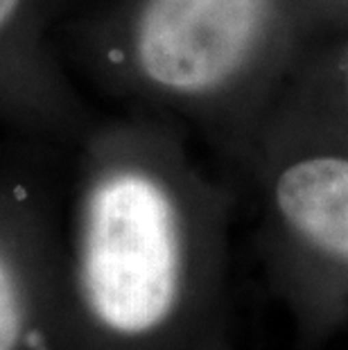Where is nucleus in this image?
<instances>
[{"mask_svg":"<svg viewBox=\"0 0 348 350\" xmlns=\"http://www.w3.org/2000/svg\"><path fill=\"white\" fill-rule=\"evenodd\" d=\"M95 161L64 256L66 350H154L188 296L186 213L145 159Z\"/></svg>","mask_w":348,"mask_h":350,"instance_id":"f257e3e1","label":"nucleus"},{"mask_svg":"<svg viewBox=\"0 0 348 350\" xmlns=\"http://www.w3.org/2000/svg\"><path fill=\"white\" fill-rule=\"evenodd\" d=\"M267 0H143L131 59L152 88L197 98L226 84L254 50Z\"/></svg>","mask_w":348,"mask_h":350,"instance_id":"f03ea898","label":"nucleus"},{"mask_svg":"<svg viewBox=\"0 0 348 350\" xmlns=\"http://www.w3.org/2000/svg\"><path fill=\"white\" fill-rule=\"evenodd\" d=\"M0 350H66L64 253L41 192L0 174Z\"/></svg>","mask_w":348,"mask_h":350,"instance_id":"7ed1b4c3","label":"nucleus"},{"mask_svg":"<svg viewBox=\"0 0 348 350\" xmlns=\"http://www.w3.org/2000/svg\"><path fill=\"white\" fill-rule=\"evenodd\" d=\"M62 113V88L36 0H0V118L41 131Z\"/></svg>","mask_w":348,"mask_h":350,"instance_id":"20e7f679","label":"nucleus"},{"mask_svg":"<svg viewBox=\"0 0 348 350\" xmlns=\"http://www.w3.org/2000/svg\"><path fill=\"white\" fill-rule=\"evenodd\" d=\"M276 204L296 233L348 260V159L314 156L278 176Z\"/></svg>","mask_w":348,"mask_h":350,"instance_id":"39448f33","label":"nucleus"}]
</instances>
